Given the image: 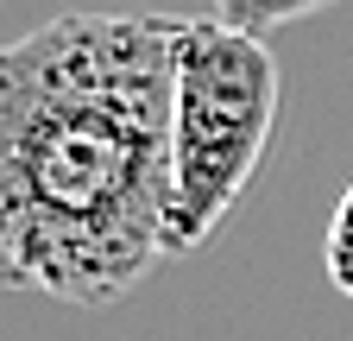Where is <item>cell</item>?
<instances>
[{"label": "cell", "instance_id": "1", "mask_svg": "<svg viewBox=\"0 0 353 341\" xmlns=\"http://www.w3.org/2000/svg\"><path fill=\"white\" fill-rule=\"evenodd\" d=\"M170 13H57L0 57V260L7 284L108 310L164 266Z\"/></svg>", "mask_w": 353, "mask_h": 341}, {"label": "cell", "instance_id": "4", "mask_svg": "<svg viewBox=\"0 0 353 341\" xmlns=\"http://www.w3.org/2000/svg\"><path fill=\"white\" fill-rule=\"evenodd\" d=\"M322 260H328V284L353 304V184H347L341 202H334V222H328V246H322Z\"/></svg>", "mask_w": 353, "mask_h": 341}, {"label": "cell", "instance_id": "3", "mask_svg": "<svg viewBox=\"0 0 353 341\" xmlns=\"http://www.w3.org/2000/svg\"><path fill=\"white\" fill-rule=\"evenodd\" d=\"M322 7H334V0H208V19H221V26H234V32L265 38L272 26L309 19V13H322Z\"/></svg>", "mask_w": 353, "mask_h": 341}, {"label": "cell", "instance_id": "2", "mask_svg": "<svg viewBox=\"0 0 353 341\" xmlns=\"http://www.w3.org/2000/svg\"><path fill=\"white\" fill-rule=\"evenodd\" d=\"M278 57L265 38L221 19H183L176 45V114H170V222L164 260L196 253L272 146L278 126Z\"/></svg>", "mask_w": 353, "mask_h": 341}]
</instances>
